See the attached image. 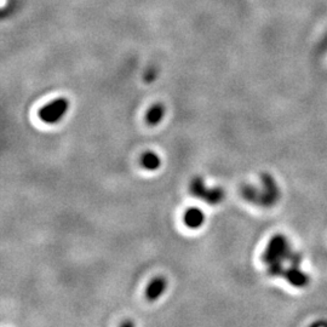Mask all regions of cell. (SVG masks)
I'll list each match as a JSON object with an SVG mask.
<instances>
[{
  "label": "cell",
  "instance_id": "obj_1",
  "mask_svg": "<svg viewBox=\"0 0 327 327\" xmlns=\"http://www.w3.org/2000/svg\"><path fill=\"white\" fill-rule=\"evenodd\" d=\"M69 108V102L65 98H57L44 105L39 110V118L46 124H56L62 119Z\"/></svg>",
  "mask_w": 327,
  "mask_h": 327
},
{
  "label": "cell",
  "instance_id": "obj_2",
  "mask_svg": "<svg viewBox=\"0 0 327 327\" xmlns=\"http://www.w3.org/2000/svg\"><path fill=\"white\" fill-rule=\"evenodd\" d=\"M184 223L192 229H197L205 223V215L200 208L191 207L186 211L183 217Z\"/></svg>",
  "mask_w": 327,
  "mask_h": 327
},
{
  "label": "cell",
  "instance_id": "obj_3",
  "mask_svg": "<svg viewBox=\"0 0 327 327\" xmlns=\"http://www.w3.org/2000/svg\"><path fill=\"white\" fill-rule=\"evenodd\" d=\"M166 286H167V281L163 276H158L154 280L152 281L147 287L146 291V297L147 299L153 302V300H157L162 294L165 292Z\"/></svg>",
  "mask_w": 327,
  "mask_h": 327
},
{
  "label": "cell",
  "instance_id": "obj_4",
  "mask_svg": "<svg viewBox=\"0 0 327 327\" xmlns=\"http://www.w3.org/2000/svg\"><path fill=\"white\" fill-rule=\"evenodd\" d=\"M141 165L143 166L146 170L154 171L160 167V165H162V160H160V157L157 154V153L147 152L142 155Z\"/></svg>",
  "mask_w": 327,
  "mask_h": 327
},
{
  "label": "cell",
  "instance_id": "obj_5",
  "mask_svg": "<svg viewBox=\"0 0 327 327\" xmlns=\"http://www.w3.org/2000/svg\"><path fill=\"white\" fill-rule=\"evenodd\" d=\"M164 114H165V107H164L163 104L158 103L153 105V107L148 110V113H147L146 117L147 123L152 126L158 125V124L163 120Z\"/></svg>",
  "mask_w": 327,
  "mask_h": 327
}]
</instances>
